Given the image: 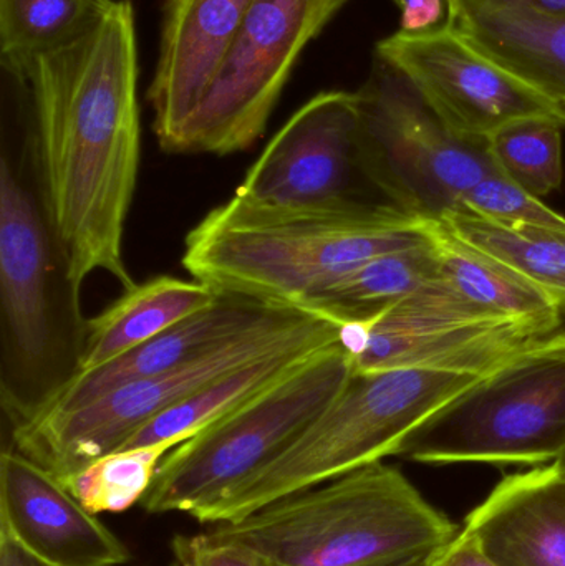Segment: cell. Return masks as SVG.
I'll return each mask as SVG.
<instances>
[{
  "label": "cell",
  "mask_w": 565,
  "mask_h": 566,
  "mask_svg": "<svg viewBox=\"0 0 565 566\" xmlns=\"http://www.w3.org/2000/svg\"><path fill=\"white\" fill-rule=\"evenodd\" d=\"M172 560L179 566H269L248 548L218 541L211 534L176 535Z\"/></svg>",
  "instance_id": "83f0119b"
},
{
  "label": "cell",
  "mask_w": 565,
  "mask_h": 566,
  "mask_svg": "<svg viewBox=\"0 0 565 566\" xmlns=\"http://www.w3.org/2000/svg\"><path fill=\"white\" fill-rule=\"evenodd\" d=\"M565 451V332L451 399L395 458L420 464L546 465Z\"/></svg>",
  "instance_id": "52a82bcc"
},
{
  "label": "cell",
  "mask_w": 565,
  "mask_h": 566,
  "mask_svg": "<svg viewBox=\"0 0 565 566\" xmlns=\"http://www.w3.org/2000/svg\"><path fill=\"white\" fill-rule=\"evenodd\" d=\"M172 446L118 449L62 479L66 491L92 514H123L142 504Z\"/></svg>",
  "instance_id": "d4e9b609"
},
{
  "label": "cell",
  "mask_w": 565,
  "mask_h": 566,
  "mask_svg": "<svg viewBox=\"0 0 565 566\" xmlns=\"http://www.w3.org/2000/svg\"><path fill=\"white\" fill-rule=\"evenodd\" d=\"M453 3L454 7L526 10V12L543 13V15L565 17V0H453Z\"/></svg>",
  "instance_id": "4dcf8cb0"
},
{
  "label": "cell",
  "mask_w": 565,
  "mask_h": 566,
  "mask_svg": "<svg viewBox=\"0 0 565 566\" xmlns=\"http://www.w3.org/2000/svg\"><path fill=\"white\" fill-rule=\"evenodd\" d=\"M0 566H53L27 551L15 538L0 532Z\"/></svg>",
  "instance_id": "1f68e13d"
},
{
  "label": "cell",
  "mask_w": 565,
  "mask_h": 566,
  "mask_svg": "<svg viewBox=\"0 0 565 566\" xmlns=\"http://www.w3.org/2000/svg\"><path fill=\"white\" fill-rule=\"evenodd\" d=\"M411 566H433V564H431V558H430V560L421 562V564L411 565Z\"/></svg>",
  "instance_id": "836d02e7"
},
{
  "label": "cell",
  "mask_w": 565,
  "mask_h": 566,
  "mask_svg": "<svg viewBox=\"0 0 565 566\" xmlns=\"http://www.w3.org/2000/svg\"><path fill=\"white\" fill-rule=\"evenodd\" d=\"M400 9V30L410 36L433 35L453 29V0H394Z\"/></svg>",
  "instance_id": "f1b7e54d"
},
{
  "label": "cell",
  "mask_w": 565,
  "mask_h": 566,
  "mask_svg": "<svg viewBox=\"0 0 565 566\" xmlns=\"http://www.w3.org/2000/svg\"><path fill=\"white\" fill-rule=\"evenodd\" d=\"M254 0H165L155 75L148 90L153 132L163 151L208 93Z\"/></svg>",
  "instance_id": "9a60e30c"
},
{
  "label": "cell",
  "mask_w": 565,
  "mask_h": 566,
  "mask_svg": "<svg viewBox=\"0 0 565 566\" xmlns=\"http://www.w3.org/2000/svg\"><path fill=\"white\" fill-rule=\"evenodd\" d=\"M348 0H254L175 153L245 151L268 128L305 46Z\"/></svg>",
  "instance_id": "30bf717a"
},
{
  "label": "cell",
  "mask_w": 565,
  "mask_h": 566,
  "mask_svg": "<svg viewBox=\"0 0 565 566\" xmlns=\"http://www.w3.org/2000/svg\"><path fill=\"white\" fill-rule=\"evenodd\" d=\"M464 532L500 566H565V464L510 475L470 512Z\"/></svg>",
  "instance_id": "2e32d148"
},
{
  "label": "cell",
  "mask_w": 565,
  "mask_h": 566,
  "mask_svg": "<svg viewBox=\"0 0 565 566\" xmlns=\"http://www.w3.org/2000/svg\"><path fill=\"white\" fill-rule=\"evenodd\" d=\"M219 296L205 283L171 275L136 283L108 308L88 319L80 373L115 361L188 316L208 308Z\"/></svg>",
  "instance_id": "ffe728a7"
},
{
  "label": "cell",
  "mask_w": 565,
  "mask_h": 566,
  "mask_svg": "<svg viewBox=\"0 0 565 566\" xmlns=\"http://www.w3.org/2000/svg\"><path fill=\"white\" fill-rule=\"evenodd\" d=\"M19 63L32 93L49 208L73 282L82 289L90 275L105 272L133 289L123 252L142 158L132 2L115 0L85 35Z\"/></svg>",
  "instance_id": "6da1fadb"
},
{
  "label": "cell",
  "mask_w": 565,
  "mask_h": 566,
  "mask_svg": "<svg viewBox=\"0 0 565 566\" xmlns=\"http://www.w3.org/2000/svg\"><path fill=\"white\" fill-rule=\"evenodd\" d=\"M559 462H563V464H565V451H564V454L561 455Z\"/></svg>",
  "instance_id": "d590c367"
},
{
  "label": "cell",
  "mask_w": 565,
  "mask_h": 566,
  "mask_svg": "<svg viewBox=\"0 0 565 566\" xmlns=\"http://www.w3.org/2000/svg\"><path fill=\"white\" fill-rule=\"evenodd\" d=\"M284 308L291 306L264 305L239 296L221 295L208 308L188 316L115 361L80 373L46 412L73 411L126 382L178 368L244 335L249 329L258 328Z\"/></svg>",
  "instance_id": "e0dca14e"
},
{
  "label": "cell",
  "mask_w": 565,
  "mask_h": 566,
  "mask_svg": "<svg viewBox=\"0 0 565 566\" xmlns=\"http://www.w3.org/2000/svg\"><path fill=\"white\" fill-rule=\"evenodd\" d=\"M438 275L437 249L428 232L421 244L377 255L348 272L315 296L304 312L317 313L338 325L370 318L414 295Z\"/></svg>",
  "instance_id": "7402d4cb"
},
{
  "label": "cell",
  "mask_w": 565,
  "mask_h": 566,
  "mask_svg": "<svg viewBox=\"0 0 565 566\" xmlns=\"http://www.w3.org/2000/svg\"><path fill=\"white\" fill-rule=\"evenodd\" d=\"M427 222L391 206L281 211L232 196L189 232L181 262L219 295L304 310L370 259L427 241Z\"/></svg>",
  "instance_id": "3957f363"
},
{
  "label": "cell",
  "mask_w": 565,
  "mask_h": 566,
  "mask_svg": "<svg viewBox=\"0 0 565 566\" xmlns=\"http://www.w3.org/2000/svg\"><path fill=\"white\" fill-rule=\"evenodd\" d=\"M354 375L347 349L315 353L274 388L166 454L142 501L153 515L199 521L236 485L271 464L344 391Z\"/></svg>",
  "instance_id": "8992f818"
},
{
  "label": "cell",
  "mask_w": 565,
  "mask_h": 566,
  "mask_svg": "<svg viewBox=\"0 0 565 566\" xmlns=\"http://www.w3.org/2000/svg\"><path fill=\"white\" fill-rule=\"evenodd\" d=\"M166 566H179V565H178V562L172 560V562H171V564H168V565H166Z\"/></svg>",
  "instance_id": "e575fe53"
},
{
  "label": "cell",
  "mask_w": 565,
  "mask_h": 566,
  "mask_svg": "<svg viewBox=\"0 0 565 566\" xmlns=\"http://www.w3.org/2000/svg\"><path fill=\"white\" fill-rule=\"evenodd\" d=\"M433 566H500L494 564L468 532L461 531L433 558Z\"/></svg>",
  "instance_id": "f546056e"
},
{
  "label": "cell",
  "mask_w": 565,
  "mask_h": 566,
  "mask_svg": "<svg viewBox=\"0 0 565 566\" xmlns=\"http://www.w3.org/2000/svg\"><path fill=\"white\" fill-rule=\"evenodd\" d=\"M80 295L49 208L25 70L0 59V401L12 431L79 376Z\"/></svg>",
  "instance_id": "7a4b0ae2"
},
{
  "label": "cell",
  "mask_w": 565,
  "mask_h": 566,
  "mask_svg": "<svg viewBox=\"0 0 565 566\" xmlns=\"http://www.w3.org/2000/svg\"><path fill=\"white\" fill-rule=\"evenodd\" d=\"M375 55L411 80L441 122L461 138L488 139L523 119L565 126V106L464 42L453 29L385 36Z\"/></svg>",
  "instance_id": "4fadbf2b"
},
{
  "label": "cell",
  "mask_w": 565,
  "mask_h": 566,
  "mask_svg": "<svg viewBox=\"0 0 565 566\" xmlns=\"http://www.w3.org/2000/svg\"><path fill=\"white\" fill-rule=\"evenodd\" d=\"M209 534L269 566H411L433 558L458 532L397 468L380 461Z\"/></svg>",
  "instance_id": "277c9868"
},
{
  "label": "cell",
  "mask_w": 565,
  "mask_h": 566,
  "mask_svg": "<svg viewBox=\"0 0 565 566\" xmlns=\"http://www.w3.org/2000/svg\"><path fill=\"white\" fill-rule=\"evenodd\" d=\"M440 221L536 283L565 308V229L510 224L464 211L450 212Z\"/></svg>",
  "instance_id": "603a6c76"
},
{
  "label": "cell",
  "mask_w": 565,
  "mask_h": 566,
  "mask_svg": "<svg viewBox=\"0 0 565 566\" xmlns=\"http://www.w3.org/2000/svg\"><path fill=\"white\" fill-rule=\"evenodd\" d=\"M554 333L486 315L438 275L378 315L342 323L341 343L354 371L415 368L483 378Z\"/></svg>",
  "instance_id": "8fae6325"
},
{
  "label": "cell",
  "mask_w": 565,
  "mask_h": 566,
  "mask_svg": "<svg viewBox=\"0 0 565 566\" xmlns=\"http://www.w3.org/2000/svg\"><path fill=\"white\" fill-rule=\"evenodd\" d=\"M338 326L317 313L284 308L258 328L178 368L126 382L73 411L40 416L12 431V448L62 481L95 459L118 451L156 416L191 398L216 379Z\"/></svg>",
  "instance_id": "ba28073f"
},
{
  "label": "cell",
  "mask_w": 565,
  "mask_h": 566,
  "mask_svg": "<svg viewBox=\"0 0 565 566\" xmlns=\"http://www.w3.org/2000/svg\"><path fill=\"white\" fill-rule=\"evenodd\" d=\"M0 532L53 566H122L132 552L52 472L17 449L0 458Z\"/></svg>",
  "instance_id": "5bb4252c"
},
{
  "label": "cell",
  "mask_w": 565,
  "mask_h": 566,
  "mask_svg": "<svg viewBox=\"0 0 565 566\" xmlns=\"http://www.w3.org/2000/svg\"><path fill=\"white\" fill-rule=\"evenodd\" d=\"M368 191L380 196L362 165L357 93L334 90L318 93L285 122L245 172L234 198L281 211L390 206Z\"/></svg>",
  "instance_id": "7c38bea8"
},
{
  "label": "cell",
  "mask_w": 565,
  "mask_h": 566,
  "mask_svg": "<svg viewBox=\"0 0 565 566\" xmlns=\"http://www.w3.org/2000/svg\"><path fill=\"white\" fill-rule=\"evenodd\" d=\"M559 329H564L565 332V308H561Z\"/></svg>",
  "instance_id": "d6a6232c"
},
{
  "label": "cell",
  "mask_w": 565,
  "mask_h": 566,
  "mask_svg": "<svg viewBox=\"0 0 565 566\" xmlns=\"http://www.w3.org/2000/svg\"><path fill=\"white\" fill-rule=\"evenodd\" d=\"M460 211L474 212L483 218L510 224L523 222L543 228L565 229L564 216L557 214L543 205L541 199L524 191L503 175L500 168L488 172L464 195Z\"/></svg>",
  "instance_id": "4316f807"
},
{
  "label": "cell",
  "mask_w": 565,
  "mask_h": 566,
  "mask_svg": "<svg viewBox=\"0 0 565 566\" xmlns=\"http://www.w3.org/2000/svg\"><path fill=\"white\" fill-rule=\"evenodd\" d=\"M365 175L385 201L440 221L498 169L488 139L461 138L433 112L397 66L375 55L357 90Z\"/></svg>",
  "instance_id": "9c48e42d"
},
{
  "label": "cell",
  "mask_w": 565,
  "mask_h": 566,
  "mask_svg": "<svg viewBox=\"0 0 565 566\" xmlns=\"http://www.w3.org/2000/svg\"><path fill=\"white\" fill-rule=\"evenodd\" d=\"M115 0H0V59H32L85 35Z\"/></svg>",
  "instance_id": "cb8c5ba5"
},
{
  "label": "cell",
  "mask_w": 565,
  "mask_h": 566,
  "mask_svg": "<svg viewBox=\"0 0 565 566\" xmlns=\"http://www.w3.org/2000/svg\"><path fill=\"white\" fill-rule=\"evenodd\" d=\"M564 128L551 119H523L490 136L488 148L503 175L543 199L563 185Z\"/></svg>",
  "instance_id": "484cf974"
},
{
  "label": "cell",
  "mask_w": 565,
  "mask_h": 566,
  "mask_svg": "<svg viewBox=\"0 0 565 566\" xmlns=\"http://www.w3.org/2000/svg\"><path fill=\"white\" fill-rule=\"evenodd\" d=\"M440 279L481 312L516 318L556 332L561 306L550 293L510 265L457 234L447 222L428 219Z\"/></svg>",
  "instance_id": "44dd1931"
},
{
  "label": "cell",
  "mask_w": 565,
  "mask_h": 566,
  "mask_svg": "<svg viewBox=\"0 0 565 566\" xmlns=\"http://www.w3.org/2000/svg\"><path fill=\"white\" fill-rule=\"evenodd\" d=\"M478 379L433 369L354 371L344 391L281 455L198 522L241 521L279 499L395 455L410 432Z\"/></svg>",
  "instance_id": "5b68a950"
},
{
  "label": "cell",
  "mask_w": 565,
  "mask_h": 566,
  "mask_svg": "<svg viewBox=\"0 0 565 566\" xmlns=\"http://www.w3.org/2000/svg\"><path fill=\"white\" fill-rule=\"evenodd\" d=\"M337 343H341V326L331 332L308 336L271 355L248 363L216 379L186 401L156 416L148 424L143 426L122 449L153 444H169L176 448L198 432L205 431L209 426L244 408L245 405L274 388L282 379L287 378L315 353Z\"/></svg>",
  "instance_id": "ac0fdd59"
},
{
  "label": "cell",
  "mask_w": 565,
  "mask_h": 566,
  "mask_svg": "<svg viewBox=\"0 0 565 566\" xmlns=\"http://www.w3.org/2000/svg\"><path fill=\"white\" fill-rule=\"evenodd\" d=\"M453 30L478 52L565 106V17L458 6Z\"/></svg>",
  "instance_id": "d6986e66"
}]
</instances>
